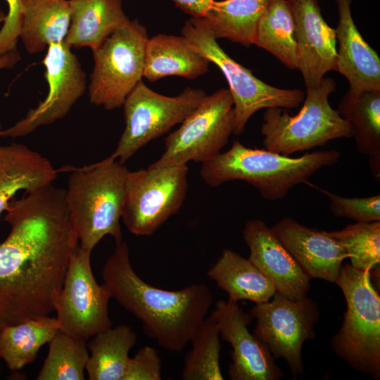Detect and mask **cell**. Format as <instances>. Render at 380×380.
<instances>
[{"mask_svg": "<svg viewBox=\"0 0 380 380\" xmlns=\"http://www.w3.org/2000/svg\"><path fill=\"white\" fill-rule=\"evenodd\" d=\"M6 212L11 232L0 243V330L55 311L77 244L65 189L53 183L13 199Z\"/></svg>", "mask_w": 380, "mask_h": 380, "instance_id": "obj_1", "label": "cell"}, {"mask_svg": "<svg viewBox=\"0 0 380 380\" xmlns=\"http://www.w3.org/2000/svg\"><path fill=\"white\" fill-rule=\"evenodd\" d=\"M101 275L111 298L141 322L149 338L169 352L186 348L213 305V294L204 284L170 291L146 283L133 269L123 240L115 244Z\"/></svg>", "mask_w": 380, "mask_h": 380, "instance_id": "obj_2", "label": "cell"}, {"mask_svg": "<svg viewBox=\"0 0 380 380\" xmlns=\"http://www.w3.org/2000/svg\"><path fill=\"white\" fill-rule=\"evenodd\" d=\"M70 172L65 189L73 242L91 252L107 235L122 241L120 224L129 170L108 158L82 167H65Z\"/></svg>", "mask_w": 380, "mask_h": 380, "instance_id": "obj_3", "label": "cell"}, {"mask_svg": "<svg viewBox=\"0 0 380 380\" xmlns=\"http://www.w3.org/2000/svg\"><path fill=\"white\" fill-rule=\"evenodd\" d=\"M339 158L334 149L293 158L265 148H248L236 140L227 151L201 163L200 175L212 187L229 181H244L255 187L263 198L276 201L319 170L336 164Z\"/></svg>", "mask_w": 380, "mask_h": 380, "instance_id": "obj_4", "label": "cell"}, {"mask_svg": "<svg viewBox=\"0 0 380 380\" xmlns=\"http://www.w3.org/2000/svg\"><path fill=\"white\" fill-rule=\"evenodd\" d=\"M336 87L334 79L324 77L317 87L307 88L303 104L295 115L281 108L265 109L260 129L264 148L290 156L331 140L352 138L350 125L329 101Z\"/></svg>", "mask_w": 380, "mask_h": 380, "instance_id": "obj_5", "label": "cell"}, {"mask_svg": "<svg viewBox=\"0 0 380 380\" xmlns=\"http://www.w3.org/2000/svg\"><path fill=\"white\" fill-rule=\"evenodd\" d=\"M341 289L347 310L343 324L331 338L333 351L355 369L380 376V297L370 271L341 267L335 282Z\"/></svg>", "mask_w": 380, "mask_h": 380, "instance_id": "obj_6", "label": "cell"}, {"mask_svg": "<svg viewBox=\"0 0 380 380\" xmlns=\"http://www.w3.org/2000/svg\"><path fill=\"white\" fill-rule=\"evenodd\" d=\"M182 35L225 77L234 102L233 134H242L251 117L268 108H298L305 94L299 89H283L267 84L252 71L232 59L218 44L202 18L191 17L182 29Z\"/></svg>", "mask_w": 380, "mask_h": 380, "instance_id": "obj_7", "label": "cell"}, {"mask_svg": "<svg viewBox=\"0 0 380 380\" xmlns=\"http://www.w3.org/2000/svg\"><path fill=\"white\" fill-rule=\"evenodd\" d=\"M148 39L146 27L130 20L92 51L94 68L88 87L92 104L108 110L122 106L142 80Z\"/></svg>", "mask_w": 380, "mask_h": 380, "instance_id": "obj_8", "label": "cell"}, {"mask_svg": "<svg viewBox=\"0 0 380 380\" xmlns=\"http://www.w3.org/2000/svg\"><path fill=\"white\" fill-rule=\"evenodd\" d=\"M235 114L229 89L206 95L183 121L165 139V150L149 167L167 168L192 160L206 162L220 153L233 134Z\"/></svg>", "mask_w": 380, "mask_h": 380, "instance_id": "obj_9", "label": "cell"}, {"mask_svg": "<svg viewBox=\"0 0 380 380\" xmlns=\"http://www.w3.org/2000/svg\"><path fill=\"white\" fill-rule=\"evenodd\" d=\"M206 95L201 89L188 87L177 96H167L140 80L122 105L125 127L107 158L125 164L139 149L182 123Z\"/></svg>", "mask_w": 380, "mask_h": 380, "instance_id": "obj_10", "label": "cell"}, {"mask_svg": "<svg viewBox=\"0 0 380 380\" xmlns=\"http://www.w3.org/2000/svg\"><path fill=\"white\" fill-rule=\"evenodd\" d=\"M186 165L129 171L121 219L132 234L151 236L180 209L188 189Z\"/></svg>", "mask_w": 380, "mask_h": 380, "instance_id": "obj_11", "label": "cell"}, {"mask_svg": "<svg viewBox=\"0 0 380 380\" xmlns=\"http://www.w3.org/2000/svg\"><path fill=\"white\" fill-rule=\"evenodd\" d=\"M91 253L79 243L72 248L55 307L60 331L85 341L112 327L108 313L112 298L95 279Z\"/></svg>", "mask_w": 380, "mask_h": 380, "instance_id": "obj_12", "label": "cell"}, {"mask_svg": "<svg viewBox=\"0 0 380 380\" xmlns=\"http://www.w3.org/2000/svg\"><path fill=\"white\" fill-rule=\"evenodd\" d=\"M249 313L256 319L253 334L273 357L283 358L293 377L301 374L303 345L315 336L314 325L319 317L316 303L308 297L292 300L276 291L270 300L255 303Z\"/></svg>", "mask_w": 380, "mask_h": 380, "instance_id": "obj_13", "label": "cell"}, {"mask_svg": "<svg viewBox=\"0 0 380 380\" xmlns=\"http://www.w3.org/2000/svg\"><path fill=\"white\" fill-rule=\"evenodd\" d=\"M64 41L51 43L43 60L48 93L36 108L13 126L2 129L1 137L17 138L65 117L87 88L86 75L77 57Z\"/></svg>", "mask_w": 380, "mask_h": 380, "instance_id": "obj_14", "label": "cell"}, {"mask_svg": "<svg viewBox=\"0 0 380 380\" xmlns=\"http://www.w3.org/2000/svg\"><path fill=\"white\" fill-rule=\"evenodd\" d=\"M216 322L222 338L229 343L232 362L228 376L232 380H277L282 372L267 346L248 325L253 319L236 302L219 300L210 315Z\"/></svg>", "mask_w": 380, "mask_h": 380, "instance_id": "obj_15", "label": "cell"}, {"mask_svg": "<svg viewBox=\"0 0 380 380\" xmlns=\"http://www.w3.org/2000/svg\"><path fill=\"white\" fill-rule=\"evenodd\" d=\"M294 21L298 70L306 88L317 87L336 68L335 29L324 20L317 0H288Z\"/></svg>", "mask_w": 380, "mask_h": 380, "instance_id": "obj_16", "label": "cell"}, {"mask_svg": "<svg viewBox=\"0 0 380 380\" xmlns=\"http://www.w3.org/2000/svg\"><path fill=\"white\" fill-rule=\"evenodd\" d=\"M243 237L250 250L248 260L272 282L277 292L292 300L307 298L310 277L265 222L248 220Z\"/></svg>", "mask_w": 380, "mask_h": 380, "instance_id": "obj_17", "label": "cell"}, {"mask_svg": "<svg viewBox=\"0 0 380 380\" xmlns=\"http://www.w3.org/2000/svg\"><path fill=\"white\" fill-rule=\"evenodd\" d=\"M272 232L310 278L335 282L342 262L348 258L342 245L328 232L284 217Z\"/></svg>", "mask_w": 380, "mask_h": 380, "instance_id": "obj_18", "label": "cell"}, {"mask_svg": "<svg viewBox=\"0 0 380 380\" xmlns=\"http://www.w3.org/2000/svg\"><path fill=\"white\" fill-rule=\"evenodd\" d=\"M338 20L335 29L336 71L343 75L349 87L366 91H380V58L364 39L351 13L353 0H335Z\"/></svg>", "mask_w": 380, "mask_h": 380, "instance_id": "obj_19", "label": "cell"}, {"mask_svg": "<svg viewBox=\"0 0 380 380\" xmlns=\"http://www.w3.org/2000/svg\"><path fill=\"white\" fill-rule=\"evenodd\" d=\"M57 173L47 158L23 144L0 146V217L18 191L52 184Z\"/></svg>", "mask_w": 380, "mask_h": 380, "instance_id": "obj_20", "label": "cell"}, {"mask_svg": "<svg viewBox=\"0 0 380 380\" xmlns=\"http://www.w3.org/2000/svg\"><path fill=\"white\" fill-rule=\"evenodd\" d=\"M70 24L64 42L70 47H99L130 20L122 0H69Z\"/></svg>", "mask_w": 380, "mask_h": 380, "instance_id": "obj_21", "label": "cell"}, {"mask_svg": "<svg viewBox=\"0 0 380 380\" xmlns=\"http://www.w3.org/2000/svg\"><path fill=\"white\" fill-rule=\"evenodd\" d=\"M210 63L182 35L158 34L146 42L143 77L151 82L168 76L194 80L205 74Z\"/></svg>", "mask_w": 380, "mask_h": 380, "instance_id": "obj_22", "label": "cell"}, {"mask_svg": "<svg viewBox=\"0 0 380 380\" xmlns=\"http://www.w3.org/2000/svg\"><path fill=\"white\" fill-rule=\"evenodd\" d=\"M352 128L358 151L369 157L373 177L380 180V91L349 87L336 110Z\"/></svg>", "mask_w": 380, "mask_h": 380, "instance_id": "obj_23", "label": "cell"}, {"mask_svg": "<svg viewBox=\"0 0 380 380\" xmlns=\"http://www.w3.org/2000/svg\"><path fill=\"white\" fill-rule=\"evenodd\" d=\"M208 277L236 302L255 303L270 300L276 292L272 282L249 260L230 250H224L207 272Z\"/></svg>", "mask_w": 380, "mask_h": 380, "instance_id": "obj_24", "label": "cell"}, {"mask_svg": "<svg viewBox=\"0 0 380 380\" xmlns=\"http://www.w3.org/2000/svg\"><path fill=\"white\" fill-rule=\"evenodd\" d=\"M22 6L20 37L30 54L64 41L70 24L68 1L22 0Z\"/></svg>", "mask_w": 380, "mask_h": 380, "instance_id": "obj_25", "label": "cell"}, {"mask_svg": "<svg viewBox=\"0 0 380 380\" xmlns=\"http://www.w3.org/2000/svg\"><path fill=\"white\" fill-rule=\"evenodd\" d=\"M271 0L215 1L202 18L214 37L249 47L254 44L258 23Z\"/></svg>", "mask_w": 380, "mask_h": 380, "instance_id": "obj_26", "label": "cell"}, {"mask_svg": "<svg viewBox=\"0 0 380 380\" xmlns=\"http://www.w3.org/2000/svg\"><path fill=\"white\" fill-rule=\"evenodd\" d=\"M86 365L90 380H123L129 360V352L136 344L137 335L130 326L110 327L92 336Z\"/></svg>", "mask_w": 380, "mask_h": 380, "instance_id": "obj_27", "label": "cell"}, {"mask_svg": "<svg viewBox=\"0 0 380 380\" xmlns=\"http://www.w3.org/2000/svg\"><path fill=\"white\" fill-rule=\"evenodd\" d=\"M60 330L56 317L29 319L0 330V357L16 371L32 362L39 349Z\"/></svg>", "mask_w": 380, "mask_h": 380, "instance_id": "obj_28", "label": "cell"}, {"mask_svg": "<svg viewBox=\"0 0 380 380\" xmlns=\"http://www.w3.org/2000/svg\"><path fill=\"white\" fill-rule=\"evenodd\" d=\"M294 21L288 0H271L258 23L254 44L298 69Z\"/></svg>", "mask_w": 380, "mask_h": 380, "instance_id": "obj_29", "label": "cell"}, {"mask_svg": "<svg viewBox=\"0 0 380 380\" xmlns=\"http://www.w3.org/2000/svg\"><path fill=\"white\" fill-rule=\"evenodd\" d=\"M215 321L209 316L197 327L190 342L192 348L184 360L183 380H222L220 365L222 345Z\"/></svg>", "mask_w": 380, "mask_h": 380, "instance_id": "obj_30", "label": "cell"}, {"mask_svg": "<svg viewBox=\"0 0 380 380\" xmlns=\"http://www.w3.org/2000/svg\"><path fill=\"white\" fill-rule=\"evenodd\" d=\"M85 340L60 330L49 343V353L38 380H84L89 359Z\"/></svg>", "mask_w": 380, "mask_h": 380, "instance_id": "obj_31", "label": "cell"}, {"mask_svg": "<svg viewBox=\"0 0 380 380\" xmlns=\"http://www.w3.org/2000/svg\"><path fill=\"white\" fill-rule=\"evenodd\" d=\"M328 233L344 248L354 268L370 271L379 264L380 221L356 222Z\"/></svg>", "mask_w": 380, "mask_h": 380, "instance_id": "obj_32", "label": "cell"}, {"mask_svg": "<svg viewBox=\"0 0 380 380\" xmlns=\"http://www.w3.org/2000/svg\"><path fill=\"white\" fill-rule=\"evenodd\" d=\"M329 199V209L336 216L356 222L380 221V195L358 198L345 197L318 188Z\"/></svg>", "mask_w": 380, "mask_h": 380, "instance_id": "obj_33", "label": "cell"}, {"mask_svg": "<svg viewBox=\"0 0 380 380\" xmlns=\"http://www.w3.org/2000/svg\"><path fill=\"white\" fill-rule=\"evenodd\" d=\"M162 364L159 353L151 346L139 349L129 357L123 380H160Z\"/></svg>", "mask_w": 380, "mask_h": 380, "instance_id": "obj_34", "label": "cell"}, {"mask_svg": "<svg viewBox=\"0 0 380 380\" xmlns=\"http://www.w3.org/2000/svg\"><path fill=\"white\" fill-rule=\"evenodd\" d=\"M8 13L0 29V56L18 50L17 43L22 25V0H5Z\"/></svg>", "mask_w": 380, "mask_h": 380, "instance_id": "obj_35", "label": "cell"}, {"mask_svg": "<svg viewBox=\"0 0 380 380\" xmlns=\"http://www.w3.org/2000/svg\"><path fill=\"white\" fill-rule=\"evenodd\" d=\"M183 12L194 18H202L214 0H171Z\"/></svg>", "mask_w": 380, "mask_h": 380, "instance_id": "obj_36", "label": "cell"}, {"mask_svg": "<svg viewBox=\"0 0 380 380\" xmlns=\"http://www.w3.org/2000/svg\"><path fill=\"white\" fill-rule=\"evenodd\" d=\"M21 59L18 50L0 56V70L13 68Z\"/></svg>", "mask_w": 380, "mask_h": 380, "instance_id": "obj_37", "label": "cell"}, {"mask_svg": "<svg viewBox=\"0 0 380 380\" xmlns=\"http://www.w3.org/2000/svg\"><path fill=\"white\" fill-rule=\"evenodd\" d=\"M6 14L0 8V25L4 23Z\"/></svg>", "mask_w": 380, "mask_h": 380, "instance_id": "obj_38", "label": "cell"}, {"mask_svg": "<svg viewBox=\"0 0 380 380\" xmlns=\"http://www.w3.org/2000/svg\"><path fill=\"white\" fill-rule=\"evenodd\" d=\"M1 130H2V128H1V122H0V137H1Z\"/></svg>", "mask_w": 380, "mask_h": 380, "instance_id": "obj_39", "label": "cell"}, {"mask_svg": "<svg viewBox=\"0 0 380 380\" xmlns=\"http://www.w3.org/2000/svg\"><path fill=\"white\" fill-rule=\"evenodd\" d=\"M0 359H1V357H0Z\"/></svg>", "mask_w": 380, "mask_h": 380, "instance_id": "obj_40", "label": "cell"}]
</instances>
